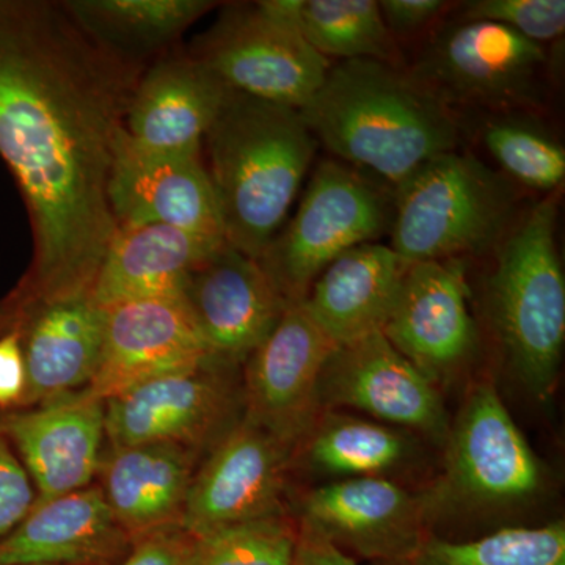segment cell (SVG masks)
I'll return each instance as SVG.
<instances>
[{
    "mask_svg": "<svg viewBox=\"0 0 565 565\" xmlns=\"http://www.w3.org/2000/svg\"><path fill=\"white\" fill-rule=\"evenodd\" d=\"M14 316H17V311H14V305L11 303L9 297L6 300L0 302V334L10 332L14 326Z\"/></svg>",
    "mask_w": 565,
    "mask_h": 565,
    "instance_id": "cell-38",
    "label": "cell"
},
{
    "mask_svg": "<svg viewBox=\"0 0 565 565\" xmlns=\"http://www.w3.org/2000/svg\"><path fill=\"white\" fill-rule=\"evenodd\" d=\"M408 267L390 245H356L323 269L302 302L334 343H353L384 330Z\"/></svg>",
    "mask_w": 565,
    "mask_h": 565,
    "instance_id": "cell-25",
    "label": "cell"
},
{
    "mask_svg": "<svg viewBox=\"0 0 565 565\" xmlns=\"http://www.w3.org/2000/svg\"><path fill=\"white\" fill-rule=\"evenodd\" d=\"M404 565H565V525L501 527L473 541L433 534Z\"/></svg>",
    "mask_w": 565,
    "mask_h": 565,
    "instance_id": "cell-30",
    "label": "cell"
},
{
    "mask_svg": "<svg viewBox=\"0 0 565 565\" xmlns=\"http://www.w3.org/2000/svg\"><path fill=\"white\" fill-rule=\"evenodd\" d=\"M28 386L24 353L17 330L0 337V407H20Z\"/></svg>",
    "mask_w": 565,
    "mask_h": 565,
    "instance_id": "cell-36",
    "label": "cell"
},
{
    "mask_svg": "<svg viewBox=\"0 0 565 565\" xmlns=\"http://www.w3.org/2000/svg\"><path fill=\"white\" fill-rule=\"evenodd\" d=\"M145 68L88 35L62 2L0 0V158L33 234L13 302L92 296L117 228L111 167Z\"/></svg>",
    "mask_w": 565,
    "mask_h": 565,
    "instance_id": "cell-1",
    "label": "cell"
},
{
    "mask_svg": "<svg viewBox=\"0 0 565 565\" xmlns=\"http://www.w3.org/2000/svg\"><path fill=\"white\" fill-rule=\"evenodd\" d=\"M300 114L337 161L392 191L424 163L459 150L463 136L460 115L408 68L377 61L330 65Z\"/></svg>",
    "mask_w": 565,
    "mask_h": 565,
    "instance_id": "cell-2",
    "label": "cell"
},
{
    "mask_svg": "<svg viewBox=\"0 0 565 565\" xmlns=\"http://www.w3.org/2000/svg\"><path fill=\"white\" fill-rule=\"evenodd\" d=\"M445 441L444 475L422 494L430 527L446 512L514 508L541 489V463L489 382L468 394Z\"/></svg>",
    "mask_w": 565,
    "mask_h": 565,
    "instance_id": "cell-9",
    "label": "cell"
},
{
    "mask_svg": "<svg viewBox=\"0 0 565 565\" xmlns=\"http://www.w3.org/2000/svg\"><path fill=\"white\" fill-rule=\"evenodd\" d=\"M292 565H359L321 534L300 525Z\"/></svg>",
    "mask_w": 565,
    "mask_h": 565,
    "instance_id": "cell-37",
    "label": "cell"
},
{
    "mask_svg": "<svg viewBox=\"0 0 565 565\" xmlns=\"http://www.w3.org/2000/svg\"><path fill=\"white\" fill-rule=\"evenodd\" d=\"M98 484L32 505L0 541V565H111L131 550Z\"/></svg>",
    "mask_w": 565,
    "mask_h": 565,
    "instance_id": "cell-22",
    "label": "cell"
},
{
    "mask_svg": "<svg viewBox=\"0 0 565 565\" xmlns=\"http://www.w3.org/2000/svg\"><path fill=\"white\" fill-rule=\"evenodd\" d=\"M11 303L17 311L13 329L20 334L28 371L20 407L44 404L87 388L102 356L106 310L90 294Z\"/></svg>",
    "mask_w": 565,
    "mask_h": 565,
    "instance_id": "cell-20",
    "label": "cell"
},
{
    "mask_svg": "<svg viewBox=\"0 0 565 565\" xmlns=\"http://www.w3.org/2000/svg\"><path fill=\"white\" fill-rule=\"evenodd\" d=\"M305 39L327 61H377L404 66L377 0H300Z\"/></svg>",
    "mask_w": 565,
    "mask_h": 565,
    "instance_id": "cell-28",
    "label": "cell"
},
{
    "mask_svg": "<svg viewBox=\"0 0 565 565\" xmlns=\"http://www.w3.org/2000/svg\"><path fill=\"white\" fill-rule=\"evenodd\" d=\"M452 3L444 0H381L382 20L394 40H408L422 35L444 18Z\"/></svg>",
    "mask_w": 565,
    "mask_h": 565,
    "instance_id": "cell-34",
    "label": "cell"
},
{
    "mask_svg": "<svg viewBox=\"0 0 565 565\" xmlns=\"http://www.w3.org/2000/svg\"><path fill=\"white\" fill-rule=\"evenodd\" d=\"M203 143L226 244L258 259L280 232L318 140L299 109L230 90Z\"/></svg>",
    "mask_w": 565,
    "mask_h": 565,
    "instance_id": "cell-3",
    "label": "cell"
},
{
    "mask_svg": "<svg viewBox=\"0 0 565 565\" xmlns=\"http://www.w3.org/2000/svg\"><path fill=\"white\" fill-rule=\"evenodd\" d=\"M71 18L96 41L134 61L167 51L218 6L210 0H68Z\"/></svg>",
    "mask_w": 565,
    "mask_h": 565,
    "instance_id": "cell-26",
    "label": "cell"
},
{
    "mask_svg": "<svg viewBox=\"0 0 565 565\" xmlns=\"http://www.w3.org/2000/svg\"><path fill=\"white\" fill-rule=\"evenodd\" d=\"M393 191L371 177L326 159L316 167L296 214L256 262L282 299L302 302L338 256L390 234Z\"/></svg>",
    "mask_w": 565,
    "mask_h": 565,
    "instance_id": "cell-6",
    "label": "cell"
},
{
    "mask_svg": "<svg viewBox=\"0 0 565 565\" xmlns=\"http://www.w3.org/2000/svg\"><path fill=\"white\" fill-rule=\"evenodd\" d=\"M0 435L20 451L35 503L92 486L104 460L106 405L85 390L0 418Z\"/></svg>",
    "mask_w": 565,
    "mask_h": 565,
    "instance_id": "cell-19",
    "label": "cell"
},
{
    "mask_svg": "<svg viewBox=\"0 0 565 565\" xmlns=\"http://www.w3.org/2000/svg\"><path fill=\"white\" fill-rule=\"evenodd\" d=\"M297 449L241 418L196 467L181 526L191 535L286 515V478Z\"/></svg>",
    "mask_w": 565,
    "mask_h": 565,
    "instance_id": "cell-11",
    "label": "cell"
},
{
    "mask_svg": "<svg viewBox=\"0 0 565 565\" xmlns=\"http://www.w3.org/2000/svg\"><path fill=\"white\" fill-rule=\"evenodd\" d=\"M408 71L459 115L535 114L545 104L552 54L504 25L452 18Z\"/></svg>",
    "mask_w": 565,
    "mask_h": 565,
    "instance_id": "cell-7",
    "label": "cell"
},
{
    "mask_svg": "<svg viewBox=\"0 0 565 565\" xmlns=\"http://www.w3.org/2000/svg\"><path fill=\"white\" fill-rule=\"evenodd\" d=\"M465 259L411 264L382 333L430 382L448 381L473 360L479 333Z\"/></svg>",
    "mask_w": 565,
    "mask_h": 565,
    "instance_id": "cell-14",
    "label": "cell"
},
{
    "mask_svg": "<svg viewBox=\"0 0 565 565\" xmlns=\"http://www.w3.org/2000/svg\"><path fill=\"white\" fill-rule=\"evenodd\" d=\"M35 500V490L24 465L0 435V541L20 525Z\"/></svg>",
    "mask_w": 565,
    "mask_h": 565,
    "instance_id": "cell-33",
    "label": "cell"
},
{
    "mask_svg": "<svg viewBox=\"0 0 565 565\" xmlns=\"http://www.w3.org/2000/svg\"><path fill=\"white\" fill-rule=\"evenodd\" d=\"M225 244L156 223H118L93 282V300L109 308L182 299L191 275Z\"/></svg>",
    "mask_w": 565,
    "mask_h": 565,
    "instance_id": "cell-23",
    "label": "cell"
},
{
    "mask_svg": "<svg viewBox=\"0 0 565 565\" xmlns=\"http://www.w3.org/2000/svg\"><path fill=\"white\" fill-rule=\"evenodd\" d=\"M559 192L516 218L494 248L486 282L490 327L505 362L527 392L548 399L565 343V280L557 250Z\"/></svg>",
    "mask_w": 565,
    "mask_h": 565,
    "instance_id": "cell-4",
    "label": "cell"
},
{
    "mask_svg": "<svg viewBox=\"0 0 565 565\" xmlns=\"http://www.w3.org/2000/svg\"><path fill=\"white\" fill-rule=\"evenodd\" d=\"M337 348L303 302L289 303L244 363V418L299 448L321 415L319 381Z\"/></svg>",
    "mask_w": 565,
    "mask_h": 565,
    "instance_id": "cell-12",
    "label": "cell"
},
{
    "mask_svg": "<svg viewBox=\"0 0 565 565\" xmlns=\"http://www.w3.org/2000/svg\"><path fill=\"white\" fill-rule=\"evenodd\" d=\"M319 408H353L382 423L445 441L448 414L437 385L393 348L382 332L338 345L319 381Z\"/></svg>",
    "mask_w": 565,
    "mask_h": 565,
    "instance_id": "cell-15",
    "label": "cell"
},
{
    "mask_svg": "<svg viewBox=\"0 0 565 565\" xmlns=\"http://www.w3.org/2000/svg\"><path fill=\"white\" fill-rule=\"evenodd\" d=\"M459 10V20L494 22L542 46L565 32L564 0H473Z\"/></svg>",
    "mask_w": 565,
    "mask_h": 565,
    "instance_id": "cell-32",
    "label": "cell"
},
{
    "mask_svg": "<svg viewBox=\"0 0 565 565\" xmlns=\"http://www.w3.org/2000/svg\"><path fill=\"white\" fill-rule=\"evenodd\" d=\"M300 525L351 557L374 565H404L433 535L422 494L388 479L352 478L305 494Z\"/></svg>",
    "mask_w": 565,
    "mask_h": 565,
    "instance_id": "cell-13",
    "label": "cell"
},
{
    "mask_svg": "<svg viewBox=\"0 0 565 565\" xmlns=\"http://www.w3.org/2000/svg\"><path fill=\"white\" fill-rule=\"evenodd\" d=\"M98 370L85 388L106 403L151 379L212 359L182 299L132 300L104 308Z\"/></svg>",
    "mask_w": 565,
    "mask_h": 565,
    "instance_id": "cell-18",
    "label": "cell"
},
{
    "mask_svg": "<svg viewBox=\"0 0 565 565\" xmlns=\"http://www.w3.org/2000/svg\"><path fill=\"white\" fill-rule=\"evenodd\" d=\"M237 371L207 359L110 397L104 403L110 448L173 444L210 451L243 418Z\"/></svg>",
    "mask_w": 565,
    "mask_h": 565,
    "instance_id": "cell-10",
    "label": "cell"
},
{
    "mask_svg": "<svg viewBox=\"0 0 565 565\" xmlns=\"http://www.w3.org/2000/svg\"><path fill=\"white\" fill-rule=\"evenodd\" d=\"M228 88L188 51L145 68L126 114V136L151 152H202Z\"/></svg>",
    "mask_w": 565,
    "mask_h": 565,
    "instance_id": "cell-21",
    "label": "cell"
},
{
    "mask_svg": "<svg viewBox=\"0 0 565 565\" xmlns=\"http://www.w3.org/2000/svg\"><path fill=\"white\" fill-rule=\"evenodd\" d=\"M192 535L181 525L141 535L120 565H184Z\"/></svg>",
    "mask_w": 565,
    "mask_h": 565,
    "instance_id": "cell-35",
    "label": "cell"
},
{
    "mask_svg": "<svg viewBox=\"0 0 565 565\" xmlns=\"http://www.w3.org/2000/svg\"><path fill=\"white\" fill-rule=\"evenodd\" d=\"M299 448L319 473L344 479L379 478L403 462L408 441L385 424L326 412L318 416Z\"/></svg>",
    "mask_w": 565,
    "mask_h": 565,
    "instance_id": "cell-27",
    "label": "cell"
},
{
    "mask_svg": "<svg viewBox=\"0 0 565 565\" xmlns=\"http://www.w3.org/2000/svg\"><path fill=\"white\" fill-rule=\"evenodd\" d=\"M535 114L482 115L478 139L500 172L514 184L546 195L559 192L565 177V150Z\"/></svg>",
    "mask_w": 565,
    "mask_h": 565,
    "instance_id": "cell-29",
    "label": "cell"
},
{
    "mask_svg": "<svg viewBox=\"0 0 565 565\" xmlns=\"http://www.w3.org/2000/svg\"><path fill=\"white\" fill-rule=\"evenodd\" d=\"M299 523L267 516L192 535L184 565H292Z\"/></svg>",
    "mask_w": 565,
    "mask_h": 565,
    "instance_id": "cell-31",
    "label": "cell"
},
{
    "mask_svg": "<svg viewBox=\"0 0 565 565\" xmlns=\"http://www.w3.org/2000/svg\"><path fill=\"white\" fill-rule=\"evenodd\" d=\"M299 7L300 0L226 3L188 52L228 90L300 110L332 62L305 39Z\"/></svg>",
    "mask_w": 565,
    "mask_h": 565,
    "instance_id": "cell-8",
    "label": "cell"
},
{
    "mask_svg": "<svg viewBox=\"0 0 565 565\" xmlns=\"http://www.w3.org/2000/svg\"><path fill=\"white\" fill-rule=\"evenodd\" d=\"M115 222L156 223L225 241L221 207L202 152H151L122 136L109 181Z\"/></svg>",
    "mask_w": 565,
    "mask_h": 565,
    "instance_id": "cell-17",
    "label": "cell"
},
{
    "mask_svg": "<svg viewBox=\"0 0 565 565\" xmlns=\"http://www.w3.org/2000/svg\"><path fill=\"white\" fill-rule=\"evenodd\" d=\"M519 218V191L500 170L459 150L424 163L393 189V248L405 263L493 252Z\"/></svg>",
    "mask_w": 565,
    "mask_h": 565,
    "instance_id": "cell-5",
    "label": "cell"
},
{
    "mask_svg": "<svg viewBox=\"0 0 565 565\" xmlns=\"http://www.w3.org/2000/svg\"><path fill=\"white\" fill-rule=\"evenodd\" d=\"M182 300L212 359L233 367L244 366L289 305L259 263L228 244L191 275Z\"/></svg>",
    "mask_w": 565,
    "mask_h": 565,
    "instance_id": "cell-16",
    "label": "cell"
},
{
    "mask_svg": "<svg viewBox=\"0 0 565 565\" xmlns=\"http://www.w3.org/2000/svg\"><path fill=\"white\" fill-rule=\"evenodd\" d=\"M199 459L200 452L173 444L125 446L104 456L98 487L132 542L181 525Z\"/></svg>",
    "mask_w": 565,
    "mask_h": 565,
    "instance_id": "cell-24",
    "label": "cell"
}]
</instances>
